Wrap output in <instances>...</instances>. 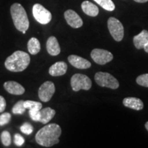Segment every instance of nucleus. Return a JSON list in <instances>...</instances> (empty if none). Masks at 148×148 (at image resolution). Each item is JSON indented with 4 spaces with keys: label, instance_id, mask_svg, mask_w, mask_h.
<instances>
[{
    "label": "nucleus",
    "instance_id": "nucleus-27",
    "mask_svg": "<svg viewBox=\"0 0 148 148\" xmlns=\"http://www.w3.org/2000/svg\"><path fill=\"white\" fill-rule=\"evenodd\" d=\"M37 110H29V114L30 118L34 121H39L40 118V111Z\"/></svg>",
    "mask_w": 148,
    "mask_h": 148
},
{
    "label": "nucleus",
    "instance_id": "nucleus-4",
    "mask_svg": "<svg viewBox=\"0 0 148 148\" xmlns=\"http://www.w3.org/2000/svg\"><path fill=\"white\" fill-rule=\"evenodd\" d=\"M95 80L101 87H107L111 89H116L119 83L114 76L106 72H97L95 75Z\"/></svg>",
    "mask_w": 148,
    "mask_h": 148
},
{
    "label": "nucleus",
    "instance_id": "nucleus-16",
    "mask_svg": "<svg viewBox=\"0 0 148 148\" xmlns=\"http://www.w3.org/2000/svg\"><path fill=\"white\" fill-rule=\"evenodd\" d=\"M148 41V31L143 29L133 38V42L137 49H143Z\"/></svg>",
    "mask_w": 148,
    "mask_h": 148
},
{
    "label": "nucleus",
    "instance_id": "nucleus-3",
    "mask_svg": "<svg viewBox=\"0 0 148 148\" xmlns=\"http://www.w3.org/2000/svg\"><path fill=\"white\" fill-rule=\"evenodd\" d=\"M10 14L16 29L20 32H26L29 28V20L25 10L18 3H14L10 7Z\"/></svg>",
    "mask_w": 148,
    "mask_h": 148
},
{
    "label": "nucleus",
    "instance_id": "nucleus-29",
    "mask_svg": "<svg viewBox=\"0 0 148 148\" xmlns=\"http://www.w3.org/2000/svg\"><path fill=\"white\" fill-rule=\"evenodd\" d=\"M6 106V101L1 95H0V112H3Z\"/></svg>",
    "mask_w": 148,
    "mask_h": 148
},
{
    "label": "nucleus",
    "instance_id": "nucleus-23",
    "mask_svg": "<svg viewBox=\"0 0 148 148\" xmlns=\"http://www.w3.org/2000/svg\"><path fill=\"white\" fill-rule=\"evenodd\" d=\"M1 139L3 145L5 146H9L11 143V136L8 131H3L1 134Z\"/></svg>",
    "mask_w": 148,
    "mask_h": 148
},
{
    "label": "nucleus",
    "instance_id": "nucleus-7",
    "mask_svg": "<svg viewBox=\"0 0 148 148\" xmlns=\"http://www.w3.org/2000/svg\"><path fill=\"white\" fill-rule=\"evenodd\" d=\"M32 14L36 21L42 25H46L51 21L52 15L40 3H35L32 7Z\"/></svg>",
    "mask_w": 148,
    "mask_h": 148
},
{
    "label": "nucleus",
    "instance_id": "nucleus-2",
    "mask_svg": "<svg viewBox=\"0 0 148 148\" xmlns=\"http://www.w3.org/2000/svg\"><path fill=\"white\" fill-rule=\"evenodd\" d=\"M30 62L29 54L23 51H16L7 58L5 61V66L12 72H21L28 66Z\"/></svg>",
    "mask_w": 148,
    "mask_h": 148
},
{
    "label": "nucleus",
    "instance_id": "nucleus-8",
    "mask_svg": "<svg viewBox=\"0 0 148 148\" xmlns=\"http://www.w3.org/2000/svg\"><path fill=\"white\" fill-rule=\"evenodd\" d=\"M90 56L95 63L106 64L113 59V55L106 49H94L90 53Z\"/></svg>",
    "mask_w": 148,
    "mask_h": 148
},
{
    "label": "nucleus",
    "instance_id": "nucleus-19",
    "mask_svg": "<svg viewBox=\"0 0 148 148\" xmlns=\"http://www.w3.org/2000/svg\"><path fill=\"white\" fill-rule=\"evenodd\" d=\"M27 49L32 55H36L40 50V44L36 38H31L27 42Z\"/></svg>",
    "mask_w": 148,
    "mask_h": 148
},
{
    "label": "nucleus",
    "instance_id": "nucleus-14",
    "mask_svg": "<svg viewBox=\"0 0 148 148\" xmlns=\"http://www.w3.org/2000/svg\"><path fill=\"white\" fill-rule=\"evenodd\" d=\"M123 104L127 108L140 110L143 108V103L139 98L134 97H125L123 100Z\"/></svg>",
    "mask_w": 148,
    "mask_h": 148
},
{
    "label": "nucleus",
    "instance_id": "nucleus-12",
    "mask_svg": "<svg viewBox=\"0 0 148 148\" xmlns=\"http://www.w3.org/2000/svg\"><path fill=\"white\" fill-rule=\"evenodd\" d=\"M3 87L7 92L12 95H20L25 92V88L19 83L14 81H8L3 84Z\"/></svg>",
    "mask_w": 148,
    "mask_h": 148
},
{
    "label": "nucleus",
    "instance_id": "nucleus-11",
    "mask_svg": "<svg viewBox=\"0 0 148 148\" xmlns=\"http://www.w3.org/2000/svg\"><path fill=\"white\" fill-rule=\"evenodd\" d=\"M68 61L72 66L79 69H88L91 66V63L84 58L76 55H71L68 57Z\"/></svg>",
    "mask_w": 148,
    "mask_h": 148
},
{
    "label": "nucleus",
    "instance_id": "nucleus-1",
    "mask_svg": "<svg viewBox=\"0 0 148 148\" xmlns=\"http://www.w3.org/2000/svg\"><path fill=\"white\" fill-rule=\"evenodd\" d=\"M62 130L60 125L56 123L46 125L38 131L36 134V141L40 145L46 147H52L58 143Z\"/></svg>",
    "mask_w": 148,
    "mask_h": 148
},
{
    "label": "nucleus",
    "instance_id": "nucleus-20",
    "mask_svg": "<svg viewBox=\"0 0 148 148\" xmlns=\"http://www.w3.org/2000/svg\"><path fill=\"white\" fill-rule=\"evenodd\" d=\"M98 3L101 8L108 11H113L115 8L113 1L112 0H93Z\"/></svg>",
    "mask_w": 148,
    "mask_h": 148
},
{
    "label": "nucleus",
    "instance_id": "nucleus-32",
    "mask_svg": "<svg viewBox=\"0 0 148 148\" xmlns=\"http://www.w3.org/2000/svg\"><path fill=\"white\" fill-rule=\"evenodd\" d=\"M145 127L146 130H147L148 131V121H147V122H146V123H145Z\"/></svg>",
    "mask_w": 148,
    "mask_h": 148
},
{
    "label": "nucleus",
    "instance_id": "nucleus-18",
    "mask_svg": "<svg viewBox=\"0 0 148 148\" xmlns=\"http://www.w3.org/2000/svg\"><path fill=\"white\" fill-rule=\"evenodd\" d=\"M40 111V118L39 122L44 123V124L49 123L56 114V111L53 110V109L49 108V107L42 109V110Z\"/></svg>",
    "mask_w": 148,
    "mask_h": 148
},
{
    "label": "nucleus",
    "instance_id": "nucleus-5",
    "mask_svg": "<svg viewBox=\"0 0 148 148\" xmlns=\"http://www.w3.org/2000/svg\"><path fill=\"white\" fill-rule=\"evenodd\" d=\"M71 85L72 89L75 92L79 91L81 89L88 90L91 88L92 82L87 75L76 73L71 77Z\"/></svg>",
    "mask_w": 148,
    "mask_h": 148
},
{
    "label": "nucleus",
    "instance_id": "nucleus-9",
    "mask_svg": "<svg viewBox=\"0 0 148 148\" xmlns=\"http://www.w3.org/2000/svg\"><path fill=\"white\" fill-rule=\"evenodd\" d=\"M55 85L52 82L47 81L44 82L38 89V97L43 102H47L52 97L55 92Z\"/></svg>",
    "mask_w": 148,
    "mask_h": 148
},
{
    "label": "nucleus",
    "instance_id": "nucleus-15",
    "mask_svg": "<svg viewBox=\"0 0 148 148\" xmlns=\"http://www.w3.org/2000/svg\"><path fill=\"white\" fill-rule=\"evenodd\" d=\"M47 51L51 56H57L60 53V47L55 36H50L46 43Z\"/></svg>",
    "mask_w": 148,
    "mask_h": 148
},
{
    "label": "nucleus",
    "instance_id": "nucleus-25",
    "mask_svg": "<svg viewBox=\"0 0 148 148\" xmlns=\"http://www.w3.org/2000/svg\"><path fill=\"white\" fill-rule=\"evenodd\" d=\"M11 119V114L9 112H4L0 115V125H6L10 122Z\"/></svg>",
    "mask_w": 148,
    "mask_h": 148
},
{
    "label": "nucleus",
    "instance_id": "nucleus-24",
    "mask_svg": "<svg viewBox=\"0 0 148 148\" xmlns=\"http://www.w3.org/2000/svg\"><path fill=\"white\" fill-rule=\"evenodd\" d=\"M136 81L140 86L148 87V73L142 74V75L138 76Z\"/></svg>",
    "mask_w": 148,
    "mask_h": 148
},
{
    "label": "nucleus",
    "instance_id": "nucleus-21",
    "mask_svg": "<svg viewBox=\"0 0 148 148\" xmlns=\"http://www.w3.org/2000/svg\"><path fill=\"white\" fill-rule=\"evenodd\" d=\"M24 106L26 109L29 110H40L42 108V103L38 101L27 100L24 101Z\"/></svg>",
    "mask_w": 148,
    "mask_h": 148
},
{
    "label": "nucleus",
    "instance_id": "nucleus-22",
    "mask_svg": "<svg viewBox=\"0 0 148 148\" xmlns=\"http://www.w3.org/2000/svg\"><path fill=\"white\" fill-rule=\"evenodd\" d=\"M25 110H26V108L24 106V101L20 100L13 106L12 111L14 114H21L25 112Z\"/></svg>",
    "mask_w": 148,
    "mask_h": 148
},
{
    "label": "nucleus",
    "instance_id": "nucleus-10",
    "mask_svg": "<svg viewBox=\"0 0 148 148\" xmlns=\"http://www.w3.org/2000/svg\"><path fill=\"white\" fill-rule=\"evenodd\" d=\"M64 16L68 25L73 28H79L82 26V19L74 10H67L65 11Z\"/></svg>",
    "mask_w": 148,
    "mask_h": 148
},
{
    "label": "nucleus",
    "instance_id": "nucleus-30",
    "mask_svg": "<svg viewBox=\"0 0 148 148\" xmlns=\"http://www.w3.org/2000/svg\"><path fill=\"white\" fill-rule=\"evenodd\" d=\"M134 1L137 3H145L148 1V0H134Z\"/></svg>",
    "mask_w": 148,
    "mask_h": 148
},
{
    "label": "nucleus",
    "instance_id": "nucleus-26",
    "mask_svg": "<svg viewBox=\"0 0 148 148\" xmlns=\"http://www.w3.org/2000/svg\"><path fill=\"white\" fill-rule=\"evenodd\" d=\"M20 130H21V131L23 134L29 135L32 134L33 132V127L30 123H25L21 125V127H20Z\"/></svg>",
    "mask_w": 148,
    "mask_h": 148
},
{
    "label": "nucleus",
    "instance_id": "nucleus-17",
    "mask_svg": "<svg viewBox=\"0 0 148 148\" xmlns=\"http://www.w3.org/2000/svg\"><path fill=\"white\" fill-rule=\"evenodd\" d=\"M83 12L90 16H96L99 14V8L97 5L88 1H84L81 5Z\"/></svg>",
    "mask_w": 148,
    "mask_h": 148
},
{
    "label": "nucleus",
    "instance_id": "nucleus-13",
    "mask_svg": "<svg viewBox=\"0 0 148 148\" xmlns=\"http://www.w3.org/2000/svg\"><path fill=\"white\" fill-rule=\"evenodd\" d=\"M67 71V64L63 61L57 62L52 64L49 69V73L51 76H60L66 73Z\"/></svg>",
    "mask_w": 148,
    "mask_h": 148
},
{
    "label": "nucleus",
    "instance_id": "nucleus-28",
    "mask_svg": "<svg viewBox=\"0 0 148 148\" xmlns=\"http://www.w3.org/2000/svg\"><path fill=\"white\" fill-rule=\"evenodd\" d=\"M25 142V139L21 134H15L14 136V143L17 146H21Z\"/></svg>",
    "mask_w": 148,
    "mask_h": 148
},
{
    "label": "nucleus",
    "instance_id": "nucleus-31",
    "mask_svg": "<svg viewBox=\"0 0 148 148\" xmlns=\"http://www.w3.org/2000/svg\"><path fill=\"white\" fill-rule=\"evenodd\" d=\"M143 49H144V50H145V52L148 53V41L147 42V44H146V45H145V47H144Z\"/></svg>",
    "mask_w": 148,
    "mask_h": 148
},
{
    "label": "nucleus",
    "instance_id": "nucleus-6",
    "mask_svg": "<svg viewBox=\"0 0 148 148\" xmlns=\"http://www.w3.org/2000/svg\"><path fill=\"white\" fill-rule=\"evenodd\" d=\"M108 28L111 36L116 41L122 40L124 36V28L123 25L117 18L110 17L108 20Z\"/></svg>",
    "mask_w": 148,
    "mask_h": 148
}]
</instances>
